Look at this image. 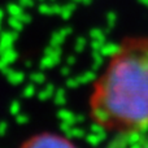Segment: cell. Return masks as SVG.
Instances as JSON below:
<instances>
[{
  "mask_svg": "<svg viewBox=\"0 0 148 148\" xmlns=\"http://www.w3.org/2000/svg\"><path fill=\"white\" fill-rule=\"evenodd\" d=\"M21 148H75V146L62 136L55 134H42L26 142Z\"/></svg>",
  "mask_w": 148,
  "mask_h": 148,
  "instance_id": "2",
  "label": "cell"
},
{
  "mask_svg": "<svg viewBox=\"0 0 148 148\" xmlns=\"http://www.w3.org/2000/svg\"><path fill=\"white\" fill-rule=\"evenodd\" d=\"M133 136L135 139L130 143L129 148H148V130Z\"/></svg>",
  "mask_w": 148,
  "mask_h": 148,
  "instance_id": "3",
  "label": "cell"
},
{
  "mask_svg": "<svg viewBox=\"0 0 148 148\" xmlns=\"http://www.w3.org/2000/svg\"><path fill=\"white\" fill-rule=\"evenodd\" d=\"M88 109L107 133L133 136L148 130V36L116 47L92 83Z\"/></svg>",
  "mask_w": 148,
  "mask_h": 148,
  "instance_id": "1",
  "label": "cell"
}]
</instances>
